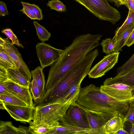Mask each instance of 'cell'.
Returning a JSON list of instances; mask_svg holds the SVG:
<instances>
[{"mask_svg":"<svg viewBox=\"0 0 134 134\" xmlns=\"http://www.w3.org/2000/svg\"><path fill=\"white\" fill-rule=\"evenodd\" d=\"M99 52L95 49L67 72L53 87L34 103V107L76 100L82 81L88 74Z\"/></svg>","mask_w":134,"mask_h":134,"instance_id":"1","label":"cell"},{"mask_svg":"<svg viewBox=\"0 0 134 134\" xmlns=\"http://www.w3.org/2000/svg\"><path fill=\"white\" fill-rule=\"evenodd\" d=\"M102 35L87 34L76 37L63 50L59 59L51 66L44 93L54 87L70 70L99 46Z\"/></svg>","mask_w":134,"mask_h":134,"instance_id":"2","label":"cell"},{"mask_svg":"<svg viewBox=\"0 0 134 134\" xmlns=\"http://www.w3.org/2000/svg\"><path fill=\"white\" fill-rule=\"evenodd\" d=\"M76 102L92 110L125 116L134 102L116 99L102 91L91 84L81 88Z\"/></svg>","mask_w":134,"mask_h":134,"instance_id":"3","label":"cell"},{"mask_svg":"<svg viewBox=\"0 0 134 134\" xmlns=\"http://www.w3.org/2000/svg\"><path fill=\"white\" fill-rule=\"evenodd\" d=\"M76 101V100H74L65 103L55 102L35 106L33 112V121L29 123L33 125H53L61 120L71 104Z\"/></svg>","mask_w":134,"mask_h":134,"instance_id":"4","label":"cell"},{"mask_svg":"<svg viewBox=\"0 0 134 134\" xmlns=\"http://www.w3.org/2000/svg\"><path fill=\"white\" fill-rule=\"evenodd\" d=\"M60 121L74 134H93L84 112L76 102L71 104Z\"/></svg>","mask_w":134,"mask_h":134,"instance_id":"5","label":"cell"},{"mask_svg":"<svg viewBox=\"0 0 134 134\" xmlns=\"http://www.w3.org/2000/svg\"><path fill=\"white\" fill-rule=\"evenodd\" d=\"M84 7L99 20L115 24L121 18L119 12L108 0H74Z\"/></svg>","mask_w":134,"mask_h":134,"instance_id":"6","label":"cell"},{"mask_svg":"<svg viewBox=\"0 0 134 134\" xmlns=\"http://www.w3.org/2000/svg\"><path fill=\"white\" fill-rule=\"evenodd\" d=\"M79 105L86 115L90 128L93 134H105L104 129L105 125L112 118L117 116L112 114L93 111Z\"/></svg>","mask_w":134,"mask_h":134,"instance_id":"7","label":"cell"},{"mask_svg":"<svg viewBox=\"0 0 134 134\" xmlns=\"http://www.w3.org/2000/svg\"><path fill=\"white\" fill-rule=\"evenodd\" d=\"M36 48L41 67L43 69L58 60L63 50L56 48L44 42L38 43Z\"/></svg>","mask_w":134,"mask_h":134,"instance_id":"8","label":"cell"},{"mask_svg":"<svg viewBox=\"0 0 134 134\" xmlns=\"http://www.w3.org/2000/svg\"><path fill=\"white\" fill-rule=\"evenodd\" d=\"M100 90L110 96L119 100L134 102V93L132 88L122 83L108 85H102Z\"/></svg>","mask_w":134,"mask_h":134,"instance_id":"9","label":"cell"},{"mask_svg":"<svg viewBox=\"0 0 134 134\" xmlns=\"http://www.w3.org/2000/svg\"><path fill=\"white\" fill-rule=\"evenodd\" d=\"M0 45L9 54L18 68V71L27 80L31 79V72L23 60L21 54L13 44L9 41L0 37Z\"/></svg>","mask_w":134,"mask_h":134,"instance_id":"10","label":"cell"},{"mask_svg":"<svg viewBox=\"0 0 134 134\" xmlns=\"http://www.w3.org/2000/svg\"><path fill=\"white\" fill-rule=\"evenodd\" d=\"M119 54V52H114L104 56L90 69L88 74L89 77L97 78L104 75L118 63Z\"/></svg>","mask_w":134,"mask_h":134,"instance_id":"11","label":"cell"},{"mask_svg":"<svg viewBox=\"0 0 134 134\" xmlns=\"http://www.w3.org/2000/svg\"><path fill=\"white\" fill-rule=\"evenodd\" d=\"M0 101L3 103L4 109L16 121L29 123L32 120L34 107L7 104Z\"/></svg>","mask_w":134,"mask_h":134,"instance_id":"12","label":"cell"},{"mask_svg":"<svg viewBox=\"0 0 134 134\" xmlns=\"http://www.w3.org/2000/svg\"><path fill=\"white\" fill-rule=\"evenodd\" d=\"M4 83L15 96L23 101L28 106L34 107L33 98L29 88L8 79Z\"/></svg>","mask_w":134,"mask_h":134,"instance_id":"13","label":"cell"},{"mask_svg":"<svg viewBox=\"0 0 134 134\" xmlns=\"http://www.w3.org/2000/svg\"><path fill=\"white\" fill-rule=\"evenodd\" d=\"M122 83L131 87L134 93V69L123 74L116 75L112 77L106 79L103 85H108L115 83Z\"/></svg>","mask_w":134,"mask_h":134,"instance_id":"14","label":"cell"},{"mask_svg":"<svg viewBox=\"0 0 134 134\" xmlns=\"http://www.w3.org/2000/svg\"><path fill=\"white\" fill-rule=\"evenodd\" d=\"M0 134H31L30 128L20 126L18 127L14 126L10 121L0 122Z\"/></svg>","mask_w":134,"mask_h":134,"instance_id":"15","label":"cell"},{"mask_svg":"<svg viewBox=\"0 0 134 134\" xmlns=\"http://www.w3.org/2000/svg\"><path fill=\"white\" fill-rule=\"evenodd\" d=\"M124 116H115L109 120L104 126L105 134H116L119 130L124 128L126 122Z\"/></svg>","mask_w":134,"mask_h":134,"instance_id":"16","label":"cell"},{"mask_svg":"<svg viewBox=\"0 0 134 134\" xmlns=\"http://www.w3.org/2000/svg\"><path fill=\"white\" fill-rule=\"evenodd\" d=\"M6 75L8 80L20 85L29 88L31 83L18 70L13 69H7Z\"/></svg>","mask_w":134,"mask_h":134,"instance_id":"17","label":"cell"},{"mask_svg":"<svg viewBox=\"0 0 134 134\" xmlns=\"http://www.w3.org/2000/svg\"><path fill=\"white\" fill-rule=\"evenodd\" d=\"M134 29V22L132 23L119 34L115 35L116 40V47L114 52H119L120 50L124 46L131 33Z\"/></svg>","mask_w":134,"mask_h":134,"instance_id":"18","label":"cell"},{"mask_svg":"<svg viewBox=\"0 0 134 134\" xmlns=\"http://www.w3.org/2000/svg\"><path fill=\"white\" fill-rule=\"evenodd\" d=\"M31 72L32 79L35 80L38 87L41 98L44 93L46 85L43 69L38 66L34 70H31Z\"/></svg>","mask_w":134,"mask_h":134,"instance_id":"19","label":"cell"},{"mask_svg":"<svg viewBox=\"0 0 134 134\" xmlns=\"http://www.w3.org/2000/svg\"><path fill=\"white\" fill-rule=\"evenodd\" d=\"M0 66L6 69L8 68L18 70V68L9 54L4 50L0 51Z\"/></svg>","mask_w":134,"mask_h":134,"instance_id":"20","label":"cell"},{"mask_svg":"<svg viewBox=\"0 0 134 134\" xmlns=\"http://www.w3.org/2000/svg\"><path fill=\"white\" fill-rule=\"evenodd\" d=\"M116 39L115 36L112 39L107 38L102 40L100 44L102 47L103 52L107 55L114 52L116 47Z\"/></svg>","mask_w":134,"mask_h":134,"instance_id":"21","label":"cell"},{"mask_svg":"<svg viewBox=\"0 0 134 134\" xmlns=\"http://www.w3.org/2000/svg\"><path fill=\"white\" fill-rule=\"evenodd\" d=\"M52 125L45 124L33 125L30 124L29 127L31 134H50L52 130Z\"/></svg>","mask_w":134,"mask_h":134,"instance_id":"22","label":"cell"},{"mask_svg":"<svg viewBox=\"0 0 134 134\" xmlns=\"http://www.w3.org/2000/svg\"><path fill=\"white\" fill-rule=\"evenodd\" d=\"M0 101L5 104L22 106H28L20 99L13 96L0 94Z\"/></svg>","mask_w":134,"mask_h":134,"instance_id":"23","label":"cell"},{"mask_svg":"<svg viewBox=\"0 0 134 134\" xmlns=\"http://www.w3.org/2000/svg\"><path fill=\"white\" fill-rule=\"evenodd\" d=\"M33 24L39 40L42 42L48 41L51 36V33L44 27L40 25L37 21H34Z\"/></svg>","mask_w":134,"mask_h":134,"instance_id":"24","label":"cell"},{"mask_svg":"<svg viewBox=\"0 0 134 134\" xmlns=\"http://www.w3.org/2000/svg\"><path fill=\"white\" fill-rule=\"evenodd\" d=\"M134 69V53L132 57L123 65L117 70V75H120Z\"/></svg>","mask_w":134,"mask_h":134,"instance_id":"25","label":"cell"},{"mask_svg":"<svg viewBox=\"0 0 134 134\" xmlns=\"http://www.w3.org/2000/svg\"><path fill=\"white\" fill-rule=\"evenodd\" d=\"M52 130L50 134H74L71 130L60 124L59 122L52 125Z\"/></svg>","mask_w":134,"mask_h":134,"instance_id":"26","label":"cell"},{"mask_svg":"<svg viewBox=\"0 0 134 134\" xmlns=\"http://www.w3.org/2000/svg\"><path fill=\"white\" fill-rule=\"evenodd\" d=\"M50 9L59 12H64L66 10V6L60 0H51L47 4Z\"/></svg>","mask_w":134,"mask_h":134,"instance_id":"27","label":"cell"},{"mask_svg":"<svg viewBox=\"0 0 134 134\" xmlns=\"http://www.w3.org/2000/svg\"><path fill=\"white\" fill-rule=\"evenodd\" d=\"M129 12L127 17L122 25L117 28L115 32V35L119 34L123 30L134 22V13L130 9H129Z\"/></svg>","mask_w":134,"mask_h":134,"instance_id":"28","label":"cell"},{"mask_svg":"<svg viewBox=\"0 0 134 134\" xmlns=\"http://www.w3.org/2000/svg\"><path fill=\"white\" fill-rule=\"evenodd\" d=\"M1 32L11 40V42L12 44H15L23 48H24L23 45L19 42L17 37L11 29L7 28L4 29Z\"/></svg>","mask_w":134,"mask_h":134,"instance_id":"29","label":"cell"},{"mask_svg":"<svg viewBox=\"0 0 134 134\" xmlns=\"http://www.w3.org/2000/svg\"><path fill=\"white\" fill-rule=\"evenodd\" d=\"M21 3L23 7L25 6L29 8L34 12L37 16V20H40L43 19V15L42 10L38 6L35 4H30L28 2L22 1H21Z\"/></svg>","mask_w":134,"mask_h":134,"instance_id":"30","label":"cell"},{"mask_svg":"<svg viewBox=\"0 0 134 134\" xmlns=\"http://www.w3.org/2000/svg\"><path fill=\"white\" fill-rule=\"evenodd\" d=\"M30 88L34 102L40 99L41 96L40 91L35 79H32L31 82Z\"/></svg>","mask_w":134,"mask_h":134,"instance_id":"31","label":"cell"},{"mask_svg":"<svg viewBox=\"0 0 134 134\" xmlns=\"http://www.w3.org/2000/svg\"><path fill=\"white\" fill-rule=\"evenodd\" d=\"M20 11L22 12L23 14L32 20L37 19L36 14L30 8L26 7H23V8Z\"/></svg>","mask_w":134,"mask_h":134,"instance_id":"32","label":"cell"},{"mask_svg":"<svg viewBox=\"0 0 134 134\" xmlns=\"http://www.w3.org/2000/svg\"><path fill=\"white\" fill-rule=\"evenodd\" d=\"M126 122L129 121L134 124V104L131 105L124 116Z\"/></svg>","mask_w":134,"mask_h":134,"instance_id":"33","label":"cell"},{"mask_svg":"<svg viewBox=\"0 0 134 134\" xmlns=\"http://www.w3.org/2000/svg\"><path fill=\"white\" fill-rule=\"evenodd\" d=\"M0 94L15 96L5 85L4 82H0Z\"/></svg>","mask_w":134,"mask_h":134,"instance_id":"34","label":"cell"},{"mask_svg":"<svg viewBox=\"0 0 134 134\" xmlns=\"http://www.w3.org/2000/svg\"><path fill=\"white\" fill-rule=\"evenodd\" d=\"M8 12L6 4L5 3L1 1H0V15L1 17L5 16V15H8Z\"/></svg>","mask_w":134,"mask_h":134,"instance_id":"35","label":"cell"},{"mask_svg":"<svg viewBox=\"0 0 134 134\" xmlns=\"http://www.w3.org/2000/svg\"><path fill=\"white\" fill-rule=\"evenodd\" d=\"M134 44V29L131 33L125 45L129 47Z\"/></svg>","mask_w":134,"mask_h":134,"instance_id":"36","label":"cell"},{"mask_svg":"<svg viewBox=\"0 0 134 134\" xmlns=\"http://www.w3.org/2000/svg\"><path fill=\"white\" fill-rule=\"evenodd\" d=\"M126 6L134 13V0H127Z\"/></svg>","mask_w":134,"mask_h":134,"instance_id":"37","label":"cell"},{"mask_svg":"<svg viewBox=\"0 0 134 134\" xmlns=\"http://www.w3.org/2000/svg\"><path fill=\"white\" fill-rule=\"evenodd\" d=\"M127 0H116V3L115 5L118 7L122 5H126Z\"/></svg>","mask_w":134,"mask_h":134,"instance_id":"38","label":"cell"},{"mask_svg":"<svg viewBox=\"0 0 134 134\" xmlns=\"http://www.w3.org/2000/svg\"><path fill=\"white\" fill-rule=\"evenodd\" d=\"M129 133L126 131L123 128L119 130L116 132V134H129Z\"/></svg>","mask_w":134,"mask_h":134,"instance_id":"39","label":"cell"},{"mask_svg":"<svg viewBox=\"0 0 134 134\" xmlns=\"http://www.w3.org/2000/svg\"><path fill=\"white\" fill-rule=\"evenodd\" d=\"M132 124V127L130 130V134H134V124Z\"/></svg>","mask_w":134,"mask_h":134,"instance_id":"40","label":"cell"},{"mask_svg":"<svg viewBox=\"0 0 134 134\" xmlns=\"http://www.w3.org/2000/svg\"><path fill=\"white\" fill-rule=\"evenodd\" d=\"M108 1L110 2H114L115 4L116 3V0H108Z\"/></svg>","mask_w":134,"mask_h":134,"instance_id":"41","label":"cell"}]
</instances>
